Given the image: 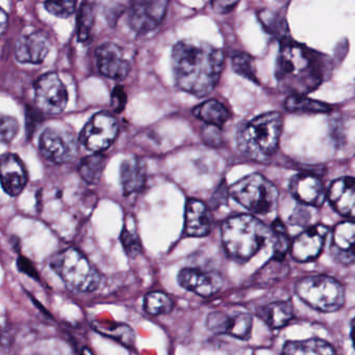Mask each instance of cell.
<instances>
[{
	"label": "cell",
	"instance_id": "6da1fadb",
	"mask_svg": "<svg viewBox=\"0 0 355 355\" xmlns=\"http://www.w3.org/2000/svg\"><path fill=\"white\" fill-rule=\"evenodd\" d=\"M223 65L222 51L205 43L180 41L172 51L176 86L195 96H205L215 89Z\"/></svg>",
	"mask_w": 355,
	"mask_h": 355
},
{
	"label": "cell",
	"instance_id": "7a4b0ae2",
	"mask_svg": "<svg viewBox=\"0 0 355 355\" xmlns=\"http://www.w3.org/2000/svg\"><path fill=\"white\" fill-rule=\"evenodd\" d=\"M275 76L282 91L304 96L322 83L321 62L302 45L286 41L280 47Z\"/></svg>",
	"mask_w": 355,
	"mask_h": 355
},
{
	"label": "cell",
	"instance_id": "3957f363",
	"mask_svg": "<svg viewBox=\"0 0 355 355\" xmlns=\"http://www.w3.org/2000/svg\"><path fill=\"white\" fill-rule=\"evenodd\" d=\"M282 132V115L276 112L263 114L241 126L236 144L249 159L265 162L277 150Z\"/></svg>",
	"mask_w": 355,
	"mask_h": 355
},
{
	"label": "cell",
	"instance_id": "277c9868",
	"mask_svg": "<svg viewBox=\"0 0 355 355\" xmlns=\"http://www.w3.org/2000/svg\"><path fill=\"white\" fill-rule=\"evenodd\" d=\"M222 243L232 259L247 261L272 236L271 230L251 215L230 218L222 225Z\"/></svg>",
	"mask_w": 355,
	"mask_h": 355
},
{
	"label": "cell",
	"instance_id": "5b68a950",
	"mask_svg": "<svg viewBox=\"0 0 355 355\" xmlns=\"http://www.w3.org/2000/svg\"><path fill=\"white\" fill-rule=\"evenodd\" d=\"M51 267L74 292L90 293L101 286V274L78 249L67 248L55 253L51 257Z\"/></svg>",
	"mask_w": 355,
	"mask_h": 355
},
{
	"label": "cell",
	"instance_id": "8992f818",
	"mask_svg": "<svg viewBox=\"0 0 355 355\" xmlns=\"http://www.w3.org/2000/svg\"><path fill=\"white\" fill-rule=\"evenodd\" d=\"M297 296L305 304L322 313L338 311L344 305V286L326 275L301 278L295 286Z\"/></svg>",
	"mask_w": 355,
	"mask_h": 355
},
{
	"label": "cell",
	"instance_id": "52a82bcc",
	"mask_svg": "<svg viewBox=\"0 0 355 355\" xmlns=\"http://www.w3.org/2000/svg\"><path fill=\"white\" fill-rule=\"evenodd\" d=\"M228 191L236 202L251 213L263 215L274 211L277 205V189L259 174L245 176L232 184Z\"/></svg>",
	"mask_w": 355,
	"mask_h": 355
},
{
	"label": "cell",
	"instance_id": "ba28073f",
	"mask_svg": "<svg viewBox=\"0 0 355 355\" xmlns=\"http://www.w3.org/2000/svg\"><path fill=\"white\" fill-rule=\"evenodd\" d=\"M39 147L43 157L55 164L72 161L78 153L76 137L59 128H46L41 136Z\"/></svg>",
	"mask_w": 355,
	"mask_h": 355
},
{
	"label": "cell",
	"instance_id": "9c48e42d",
	"mask_svg": "<svg viewBox=\"0 0 355 355\" xmlns=\"http://www.w3.org/2000/svg\"><path fill=\"white\" fill-rule=\"evenodd\" d=\"M35 103L43 113L57 115L64 111L68 103V92L57 73L45 74L37 80Z\"/></svg>",
	"mask_w": 355,
	"mask_h": 355
},
{
	"label": "cell",
	"instance_id": "30bf717a",
	"mask_svg": "<svg viewBox=\"0 0 355 355\" xmlns=\"http://www.w3.org/2000/svg\"><path fill=\"white\" fill-rule=\"evenodd\" d=\"M118 135V122L107 113H98L91 118L80 134V142L89 150L101 153L109 148Z\"/></svg>",
	"mask_w": 355,
	"mask_h": 355
},
{
	"label": "cell",
	"instance_id": "8fae6325",
	"mask_svg": "<svg viewBox=\"0 0 355 355\" xmlns=\"http://www.w3.org/2000/svg\"><path fill=\"white\" fill-rule=\"evenodd\" d=\"M207 326L215 334L248 340L252 332V315L245 311H213L207 315Z\"/></svg>",
	"mask_w": 355,
	"mask_h": 355
},
{
	"label": "cell",
	"instance_id": "7c38bea8",
	"mask_svg": "<svg viewBox=\"0 0 355 355\" xmlns=\"http://www.w3.org/2000/svg\"><path fill=\"white\" fill-rule=\"evenodd\" d=\"M165 0H138L130 6L128 22L130 28L139 34H147L155 30L163 21L167 12Z\"/></svg>",
	"mask_w": 355,
	"mask_h": 355
},
{
	"label": "cell",
	"instance_id": "4fadbf2b",
	"mask_svg": "<svg viewBox=\"0 0 355 355\" xmlns=\"http://www.w3.org/2000/svg\"><path fill=\"white\" fill-rule=\"evenodd\" d=\"M178 282L182 288L202 297L213 296L224 284L223 277L218 272L198 268H184L178 273Z\"/></svg>",
	"mask_w": 355,
	"mask_h": 355
},
{
	"label": "cell",
	"instance_id": "5bb4252c",
	"mask_svg": "<svg viewBox=\"0 0 355 355\" xmlns=\"http://www.w3.org/2000/svg\"><path fill=\"white\" fill-rule=\"evenodd\" d=\"M328 228L323 225L313 227L299 234L291 244V255L295 261L307 263L319 257L325 243Z\"/></svg>",
	"mask_w": 355,
	"mask_h": 355
},
{
	"label": "cell",
	"instance_id": "9a60e30c",
	"mask_svg": "<svg viewBox=\"0 0 355 355\" xmlns=\"http://www.w3.org/2000/svg\"><path fill=\"white\" fill-rule=\"evenodd\" d=\"M51 41L42 32L24 34L16 41V59L21 63L40 64L51 51Z\"/></svg>",
	"mask_w": 355,
	"mask_h": 355
},
{
	"label": "cell",
	"instance_id": "2e32d148",
	"mask_svg": "<svg viewBox=\"0 0 355 355\" xmlns=\"http://www.w3.org/2000/svg\"><path fill=\"white\" fill-rule=\"evenodd\" d=\"M97 65L103 76L113 80H124L130 72V63L118 45L107 43L96 51Z\"/></svg>",
	"mask_w": 355,
	"mask_h": 355
},
{
	"label": "cell",
	"instance_id": "e0dca14e",
	"mask_svg": "<svg viewBox=\"0 0 355 355\" xmlns=\"http://www.w3.org/2000/svg\"><path fill=\"white\" fill-rule=\"evenodd\" d=\"M293 196L305 205L320 207L326 198V191L319 178L309 174H297L290 182Z\"/></svg>",
	"mask_w": 355,
	"mask_h": 355
},
{
	"label": "cell",
	"instance_id": "ac0fdd59",
	"mask_svg": "<svg viewBox=\"0 0 355 355\" xmlns=\"http://www.w3.org/2000/svg\"><path fill=\"white\" fill-rule=\"evenodd\" d=\"M331 253L338 263H355V222H342L334 227Z\"/></svg>",
	"mask_w": 355,
	"mask_h": 355
},
{
	"label": "cell",
	"instance_id": "d6986e66",
	"mask_svg": "<svg viewBox=\"0 0 355 355\" xmlns=\"http://www.w3.org/2000/svg\"><path fill=\"white\" fill-rule=\"evenodd\" d=\"M1 184L3 190L11 196H17L28 182L24 164L17 155L7 153L1 157Z\"/></svg>",
	"mask_w": 355,
	"mask_h": 355
},
{
	"label": "cell",
	"instance_id": "ffe728a7",
	"mask_svg": "<svg viewBox=\"0 0 355 355\" xmlns=\"http://www.w3.org/2000/svg\"><path fill=\"white\" fill-rule=\"evenodd\" d=\"M334 209L345 217L355 218V180L351 178L334 180L328 191Z\"/></svg>",
	"mask_w": 355,
	"mask_h": 355
},
{
	"label": "cell",
	"instance_id": "44dd1931",
	"mask_svg": "<svg viewBox=\"0 0 355 355\" xmlns=\"http://www.w3.org/2000/svg\"><path fill=\"white\" fill-rule=\"evenodd\" d=\"M213 217L209 207L196 199L187 203L184 234L187 236H205L211 232Z\"/></svg>",
	"mask_w": 355,
	"mask_h": 355
},
{
	"label": "cell",
	"instance_id": "7402d4cb",
	"mask_svg": "<svg viewBox=\"0 0 355 355\" xmlns=\"http://www.w3.org/2000/svg\"><path fill=\"white\" fill-rule=\"evenodd\" d=\"M146 165L139 157H130L121 164L120 182L124 194L130 195L142 192L146 184Z\"/></svg>",
	"mask_w": 355,
	"mask_h": 355
},
{
	"label": "cell",
	"instance_id": "603a6c76",
	"mask_svg": "<svg viewBox=\"0 0 355 355\" xmlns=\"http://www.w3.org/2000/svg\"><path fill=\"white\" fill-rule=\"evenodd\" d=\"M259 317L272 329H279L290 323L294 317V309L288 301H276L259 311Z\"/></svg>",
	"mask_w": 355,
	"mask_h": 355
},
{
	"label": "cell",
	"instance_id": "cb8c5ba5",
	"mask_svg": "<svg viewBox=\"0 0 355 355\" xmlns=\"http://www.w3.org/2000/svg\"><path fill=\"white\" fill-rule=\"evenodd\" d=\"M282 355H336L331 345L320 338L291 340L284 345Z\"/></svg>",
	"mask_w": 355,
	"mask_h": 355
},
{
	"label": "cell",
	"instance_id": "d4e9b609",
	"mask_svg": "<svg viewBox=\"0 0 355 355\" xmlns=\"http://www.w3.org/2000/svg\"><path fill=\"white\" fill-rule=\"evenodd\" d=\"M193 113L205 123L216 128L223 125L230 118V112L217 101H209L201 103L196 107Z\"/></svg>",
	"mask_w": 355,
	"mask_h": 355
},
{
	"label": "cell",
	"instance_id": "484cf974",
	"mask_svg": "<svg viewBox=\"0 0 355 355\" xmlns=\"http://www.w3.org/2000/svg\"><path fill=\"white\" fill-rule=\"evenodd\" d=\"M105 165H107V157L105 155L96 153V155L87 157L80 165V176L88 184H98Z\"/></svg>",
	"mask_w": 355,
	"mask_h": 355
},
{
	"label": "cell",
	"instance_id": "4316f807",
	"mask_svg": "<svg viewBox=\"0 0 355 355\" xmlns=\"http://www.w3.org/2000/svg\"><path fill=\"white\" fill-rule=\"evenodd\" d=\"M288 274V265L284 261V259L274 257L268 261L259 272V284H274L278 280L286 277Z\"/></svg>",
	"mask_w": 355,
	"mask_h": 355
},
{
	"label": "cell",
	"instance_id": "83f0119b",
	"mask_svg": "<svg viewBox=\"0 0 355 355\" xmlns=\"http://www.w3.org/2000/svg\"><path fill=\"white\" fill-rule=\"evenodd\" d=\"M174 302L163 292H151L145 296L144 309L151 315H165L173 309Z\"/></svg>",
	"mask_w": 355,
	"mask_h": 355
},
{
	"label": "cell",
	"instance_id": "f1b7e54d",
	"mask_svg": "<svg viewBox=\"0 0 355 355\" xmlns=\"http://www.w3.org/2000/svg\"><path fill=\"white\" fill-rule=\"evenodd\" d=\"M95 330L101 334L115 338L126 347L132 346L135 344V332L130 326L126 324H113L107 326V324H94Z\"/></svg>",
	"mask_w": 355,
	"mask_h": 355
},
{
	"label": "cell",
	"instance_id": "f546056e",
	"mask_svg": "<svg viewBox=\"0 0 355 355\" xmlns=\"http://www.w3.org/2000/svg\"><path fill=\"white\" fill-rule=\"evenodd\" d=\"M95 20V3H84L78 15V36L82 43H88L92 37Z\"/></svg>",
	"mask_w": 355,
	"mask_h": 355
},
{
	"label": "cell",
	"instance_id": "4dcf8cb0",
	"mask_svg": "<svg viewBox=\"0 0 355 355\" xmlns=\"http://www.w3.org/2000/svg\"><path fill=\"white\" fill-rule=\"evenodd\" d=\"M286 107L292 112H309V113H328L330 107L326 103L313 101L300 95H291L286 101Z\"/></svg>",
	"mask_w": 355,
	"mask_h": 355
},
{
	"label": "cell",
	"instance_id": "1f68e13d",
	"mask_svg": "<svg viewBox=\"0 0 355 355\" xmlns=\"http://www.w3.org/2000/svg\"><path fill=\"white\" fill-rule=\"evenodd\" d=\"M272 241H273L274 257L284 259L286 252L291 249L288 234L284 223L280 220H276L272 224Z\"/></svg>",
	"mask_w": 355,
	"mask_h": 355
},
{
	"label": "cell",
	"instance_id": "d6a6232c",
	"mask_svg": "<svg viewBox=\"0 0 355 355\" xmlns=\"http://www.w3.org/2000/svg\"><path fill=\"white\" fill-rule=\"evenodd\" d=\"M232 67L234 71L244 78L251 80H257L255 78L254 64L252 58L245 53H238L232 59Z\"/></svg>",
	"mask_w": 355,
	"mask_h": 355
},
{
	"label": "cell",
	"instance_id": "836d02e7",
	"mask_svg": "<svg viewBox=\"0 0 355 355\" xmlns=\"http://www.w3.org/2000/svg\"><path fill=\"white\" fill-rule=\"evenodd\" d=\"M76 1H49V3H45V8L49 13L61 18L72 15L76 11Z\"/></svg>",
	"mask_w": 355,
	"mask_h": 355
},
{
	"label": "cell",
	"instance_id": "e575fe53",
	"mask_svg": "<svg viewBox=\"0 0 355 355\" xmlns=\"http://www.w3.org/2000/svg\"><path fill=\"white\" fill-rule=\"evenodd\" d=\"M19 130L17 120L9 116L1 117V142L9 143L15 138Z\"/></svg>",
	"mask_w": 355,
	"mask_h": 355
},
{
	"label": "cell",
	"instance_id": "d590c367",
	"mask_svg": "<svg viewBox=\"0 0 355 355\" xmlns=\"http://www.w3.org/2000/svg\"><path fill=\"white\" fill-rule=\"evenodd\" d=\"M122 244L128 257H136L141 253L140 240L136 234L124 228L121 234Z\"/></svg>",
	"mask_w": 355,
	"mask_h": 355
},
{
	"label": "cell",
	"instance_id": "8d00e7d4",
	"mask_svg": "<svg viewBox=\"0 0 355 355\" xmlns=\"http://www.w3.org/2000/svg\"><path fill=\"white\" fill-rule=\"evenodd\" d=\"M126 105V94L122 87L118 86L114 89L113 94H112V107L114 111L120 113L123 111Z\"/></svg>",
	"mask_w": 355,
	"mask_h": 355
},
{
	"label": "cell",
	"instance_id": "74e56055",
	"mask_svg": "<svg viewBox=\"0 0 355 355\" xmlns=\"http://www.w3.org/2000/svg\"><path fill=\"white\" fill-rule=\"evenodd\" d=\"M238 5V1H213L211 6L213 9L218 13L225 14L232 11L236 6Z\"/></svg>",
	"mask_w": 355,
	"mask_h": 355
},
{
	"label": "cell",
	"instance_id": "f35d334b",
	"mask_svg": "<svg viewBox=\"0 0 355 355\" xmlns=\"http://www.w3.org/2000/svg\"><path fill=\"white\" fill-rule=\"evenodd\" d=\"M18 267H19V269L21 270L22 272L28 274V275L32 276V277H37L36 270H35L34 266L31 263L28 259H24V257L19 259V261H18Z\"/></svg>",
	"mask_w": 355,
	"mask_h": 355
},
{
	"label": "cell",
	"instance_id": "ab89813d",
	"mask_svg": "<svg viewBox=\"0 0 355 355\" xmlns=\"http://www.w3.org/2000/svg\"><path fill=\"white\" fill-rule=\"evenodd\" d=\"M8 16L3 10H0V24H1V33L5 34L7 28Z\"/></svg>",
	"mask_w": 355,
	"mask_h": 355
},
{
	"label": "cell",
	"instance_id": "60d3db41",
	"mask_svg": "<svg viewBox=\"0 0 355 355\" xmlns=\"http://www.w3.org/2000/svg\"><path fill=\"white\" fill-rule=\"evenodd\" d=\"M350 336L351 340H352L353 347L355 349V317L351 320L350 323Z\"/></svg>",
	"mask_w": 355,
	"mask_h": 355
},
{
	"label": "cell",
	"instance_id": "b9f144b4",
	"mask_svg": "<svg viewBox=\"0 0 355 355\" xmlns=\"http://www.w3.org/2000/svg\"><path fill=\"white\" fill-rule=\"evenodd\" d=\"M82 355H94L93 354L92 351L90 350L89 348H84L83 349Z\"/></svg>",
	"mask_w": 355,
	"mask_h": 355
}]
</instances>
